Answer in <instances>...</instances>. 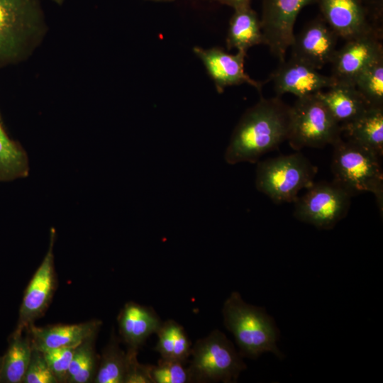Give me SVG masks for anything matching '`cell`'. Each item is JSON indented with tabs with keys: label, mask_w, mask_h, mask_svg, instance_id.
I'll return each mask as SVG.
<instances>
[{
	"label": "cell",
	"mask_w": 383,
	"mask_h": 383,
	"mask_svg": "<svg viewBox=\"0 0 383 383\" xmlns=\"http://www.w3.org/2000/svg\"><path fill=\"white\" fill-rule=\"evenodd\" d=\"M290 106L279 96L260 99L242 116L225 152L227 163H256L267 152L287 140Z\"/></svg>",
	"instance_id": "6da1fadb"
},
{
	"label": "cell",
	"mask_w": 383,
	"mask_h": 383,
	"mask_svg": "<svg viewBox=\"0 0 383 383\" xmlns=\"http://www.w3.org/2000/svg\"><path fill=\"white\" fill-rule=\"evenodd\" d=\"M222 313L224 325L233 335L242 357L256 359L272 353L283 357L277 345L279 330L264 309L246 303L238 292H233L225 301Z\"/></svg>",
	"instance_id": "7a4b0ae2"
},
{
	"label": "cell",
	"mask_w": 383,
	"mask_h": 383,
	"mask_svg": "<svg viewBox=\"0 0 383 383\" xmlns=\"http://www.w3.org/2000/svg\"><path fill=\"white\" fill-rule=\"evenodd\" d=\"M331 170L333 182L352 196L371 192L383 208V172L380 156L352 140L340 138L333 145Z\"/></svg>",
	"instance_id": "3957f363"
},
{
	"label": "cell",
	"mask_w": 383,
	"mask_h": 383,
	"mask_svg": "<svg viewBox=\"0 0 383 383\" xmlns=\"http://www.w3.org/2000/svg\"><path fill=\"white\" fill-rule=\"evenodd\" d=\"M317 167L301 152L259 162L255 186L277 204L292 202L298 193L313 183Z\"/></svg>",
	"instance_id": "277c9868"
},
{
	"label": "cell",
	"mask_w": 383,
	"mask_h": 383,
	"mask_svg": "<svg viewBox=\"0 0 383 383\" xmlns=\"http://www.w3.org/2000/svg\"><path fill=\"white\" fill-rule=\"evenodd\" d=\"M342 134L340 124L316 94L297 98L290 106L287 140L294 150L333 145Z\"/></svg>",
	"instance_id": "5b68a950"
},
{
	"label": "cell",
	"mask_w": 383,
	"mask_h": 383,
	"mask_svg": "<svg viewBox=\"0 0 383 383\" xmlns=\"http://www.w3.org/2000/svg\"><path fill=\"white\" fill-rule=\"evenodd\" d=\"M191 356L192 382H235L246 367L231 341L217 329L196 341Z\"/></svg>",
	"instance_id": "8992f818"
},
{
	"label": "cell",
	"mask_w": 383,
	"mask_h": 383,
	"mask_svg": "<svg viewBox=\"0 0 383 383\" xmlns=\"http://www.w3.org/2000/svg\"><path fill=\"white\" fill-rule=\"evenodd\" d=\"M42 19L38 0H0V65L21 60Z\"/></svg>",
	"instance_id": "52a82bcc"
},
{
	"label": "cell",
	"mask_w": 383,
	"mask_h": 383,
	"mask_svg": "<svg viewBox=\"0 0 383 383\" xmlns=\"http://www.w3.org/2000/svg\"><path fill=\"white\" fill-rule=\"evenodd\" d=\"M352 196L333 181L314 182L294 201V216L317 228L331 229L347 215Z\"/></svg>",
	"instance_id": "ba28073f"
},
{
	"label": "cell",
	"mask_w": 383,
	"mask_h": 383,
	"mask_svg": "<svg viewBox=\"0 0 383 383\" xmlns=\"http://www.w3.org/2000/svg\"><path fill=\"white\" fill-rule=\"evenodd\" d=\"M311 0H262L260 20L264 43L279 62L285 60L301 10Z\"/></svg>",
	"instance_id": "9c48e42d"
},
{
	"label": "cell",
	"mask_w": 383,
	"mask_h": 383,
	"mask_svg": "<svg viewBox=\"0 0 383 383\" xmlns=\"http://www.w3.org/2000/svg\"><path fill=\"white\" fill-rule=\"evenodd\" d=\"M55 235V230L52 228L49 248L25 290L14 332L26 331L43 316L52 300L56 286L53 253Z\"/></svg>",
	"instance_id": "30bf717a"
},
{
	"label": "cell",
	"mask_w": 383,
	"mask_h": 383,
	"mask_svg": "<svg viewBox=\"0 0 383 383\" xmlns=\"http://www.w3.org/2000/svg\"><path fill=\"white\" fill-rule=\"evenodd\" d=\"M309 64L291 57L279 62L270 75L277 96L287 93L297 98L313 95L333 86L336 79L321 74Z\"/></svg>",
	"instance_id": "8fae6325"
},
{
	"label": "cell",
	"mask_w": 383,
	"mask_h": 383,
	"mask_svg": "<svg viewBox=\"0 0 383 383\" xmlns=\"http://www.w3.org/2000/svg\"><path fill=\"white\" fill-rule=\"evenodd\" d=\"M383 56L380 32H372L348 40L337 49L331 61L332 76L337 81L353 84L367 66Z\"/></svg>",
	"instance_id": "7c38bea8"
},
{
	"label": "cell",
	"mask_w": 383,
	"mask_h": 383,
	"mask_svg": "<svg viewBox=\"0 0 383 383\" xmlns=\"http://www.w3.org/2000/svg\"><path fill=\"white\" fill-rule=\"evenodd\" d=\"M193 52L203 62L219 94L228 87L242 84L252 86L259 91L262 90L263 83L252 79L245 71L247 52L237 51L230 54L221 48L204 49L199 46L194 47Z\"/></svg>",
	"instance_id": "4fadbf2b"
},
{
	"label": "cell",
	"mask_w": 383,
	"mask_h": 383,
	"mask_svg": "<svg viewBox=\"0 0 383 383\" xmlns=\"http://www.w3.org/2000/svg\"><path fill=\"white\" fill-rule=\"evenodd\" d=\"M324 21L338 35L346 40L380 32L369 19L365 0H318Z\"/></svg>",
	"instance_id": "5bb4252c"
},
{
	"label": "cell",
	"mask_w": 383,
	"mask_h": 383,
	"mask_svg": "<svg viewBox=\"0 0 383 383\" xmlns=\"http://www.w3.org/2000/svg\"><path fill=\"white\" fill-rule=\"evenodd\" d=\"M338 38L323 19H316L294 34L290 46L292 57L320 70L331 62L337 50Z\"/></svg>",
	"instance_id": "9a60e30c"
},
{
	"label": "cell",
	"mask_w": 383,
	"mask_h": 383,
	"mask_svg": "<svg viewBox=\"0 0 383 383\" xmlns=\"http://www.w3.org/2000/svg\"><path fill=\"white\" fill-rule=\"evenodd\" d=\"M101 321L91 320L71 325L37 327L34 324L26 331L33 349L45 352L60 348H74L89 337L96 335Z\"/></svg>",
	"instance_id": "2e32d148"
},
{
	"label": "cell",
	"mask_w": 383,
	"mask_h": 383,
	"mask_svg": "<svg viewBox=\"0 0 383 383\" xmlns=\"http://www.w3.org/2000/svg\"><path fill=\"white\" fill-rule=\"evenodd\" d=\"M117 320L120 335L128 350L137 351L162 323L152 307L133 301L124 305Z\"/></svg>",
	"instance_id": "e0dca14e"
},
{
	"label": "cell",
	"mask_w": 383,
	"mask_h": 383,
	"mask_svg": "<svg viewBox=\"0 0 383 383\" xmlns=\"http://www.w3.org/2000/svg\"><path fill=\"white\" fill-rule=\"evenodd\" d=\"M316 95L340 126L353 121L370 107L351 83L337 81Z\"/></svg>",
	"instance_id": "ac0fdd59"
},
{
	"label": "cell",
	"mask_w": 383,
	"mask_h": 383,
	"mask_svg": "<svg viewBox=\"0 0 383 383\" xmlns=\"http://www.w3.org/2000/svg\"><path fill=\"white\" fill-rule=\"evenodd\" d=\"M233 9L226 37L227 49L247 52L249 48L263 44L260 20L250 4Z\"/></svg>",
	"instance_id": "d6986e66"
},
{
	"label": "cell",
	"mask_w": 383,
	"mask_h": 383,
	"mask_svg": "<svg viewBox=\"0 0 383 383\" xmlns=\"http://www.w3.org/2000/svg\"><path fill=\"white\" fill-rule=\"evenodd\" d=\"M348 140L383 154V107H368L353 121L341 126Z\"/></svg>",
	"instance_id": "ffe728a7"
},
{
	"label": "cell",
	"mask_w": 383,
	"mask_h": 383,
	"mask_svg": "<svg viewBox=\"0 0 383 383\" xmlns=\"http://www.w3.org/2000/svg\"><path fill=\"white\" fill-rule=\"evenodd\" d=\"M23 333L13 331L9 338L7 350L2 357L0 382H23L33 350L28 332L26 335Z\"/></svg>",
	"instance_id": "44dd1931"
},
{
	"label": "cell",
	"mask_w": 383,
	"mask_h": 383,
	"mask_svg": "<svg viewBox=\"0 0 383 383\" xmlns=\"http://www.w3.org/2000/svg\"><path fill=\"white\" fill-rule=\"evenodd\" d=\"M155 348L161 358L185 363L191 356L192 343L184 328L174 320L162 322Z\"/></svg>",
	"instance_id": "7402d4cb"
},
{
	"label": "cell",
	"mask_w": 383,
	"mask_h": 383,
	"mask_svg": "<svg viewBox=\"0 0 383 383\" xmlns=\"http://www.w3.org/2000/svg\"><path fill=\"white\" fill-rule=\"evenodd\" d=\"M28 173L26 151L9 137L0 118V183L26 177Z\"/></svg>",
	"instance_id": "603a6c76"
},
{
	"label": "cell",
	"mask_w": 383,
	"mask_h": 383,
	"mask_svg": "<svg viewBox=\"0 0 383 383\" xmlns=\"http://www.w3.org/2000/svg\"><path fill=\"white\" fill-rule=\"evenodd\" d=\"M113 334L104 348L94 379L95 383H124L128 368V355Z\"/></svg>",
	"instance_id": "cb8c5ba5"
},
{
	"label": "cell",
	"mask_w": 383,
	"mask_h": 383,
	"mask_svg": "<svg viewBox=\"0 0 383 383\" xmlns=\"http://www.w3.org/2000/svg\"><path fill=\"white\" fill-rule=\"evenodd\" d=\"M95 338L96 335L89 337L75 347L67 382H94L98 367L97 356L94 348Z\"/></svg>",
	"instance_id": "d4e9b609"
},
{
	"label": "cell",
	"mask_w": 383,
	"mask_h": 383,
	"mask_svg": "<svg viewBox=\"0 0 383 383\" xmlns=\"http://www.w3.org/2000/svg\"><path fill=\"white\" fill-rule=\"evenodd\" d=\"M353 84L369 106L383 107V56L364 69Z\"/></svg>",
	"instance_id": "484cf974"
},
{
	"label": "cell",
	"mask_w": 383,
	"mask_h": 383,
	"mask_svg": "<svg viewBox=\"0 0 383 383\" xmlns=\"http://www.w3.org/2000/svg\"><path fill=\"white\" fill-rule=\"evenodd\" d=\"M150 374L153 383H187L192 377L185 363L160 358L157 365H151Z\"/></svg>",
	"instance_id": "4316f807"
},
{
	"label": "cell",
	"mask_w": 383,
	"mask_h": 383,
	"mask_svg": "<svg viewBox=\"0 0 383 383\" xmlns=\"http://www.w3.org/2000/svg\"><path fill=\"white\" fill-rule=\"evenodd\" d=\"M23 383H57V380L50 369L43 353L33 349Z\"/></svg>",
	"instance_id": "83f0119b"
},
{
	"label": "cell",
	"mask_w": 383,
	"mask_h": 383,
	"mask_svg": "<svg viewBox=\"0 0 383 383\" xmlns=\"http://www.w3.org/2000/svg\"><path fill=\"white\" fill-rule=\"evenodd\" d=\"M74 348L75 347L60 348L43 352L57 382H67Z\"/></svg>",
	"instance_id": "f1b7e54d"
},
{
	"label": "cell",
	"mask_w": 383,
	"mask_h": 383,
	"mask_svg": "<svg viewBox=\"0 0 383 383\" xmlns=\"http://www.w3.org/2000/svg\"><path fill=\"white\" fill-rule=\"evenodd\" d=\"M128 368L124 383H153L150 365H143L137 360V350H128Z\"/></svg>",
	"instance_id": "f546056e"
},
{
	"label": "cell",
	"mask_w": 383,
	"mask_h": 383,
	"mask_svg": "<svg viewBox=\"0 0 383 383\" xmlns=\"http://www.w3.org/2000/svg\"><path fill=\"white\" fill-rule=\"evenodd\" d=\"M229 6L233 9L244 4H250L251 0H211Z\"/></svg>",
	"instance_id": "4dcf8cb0"
},
{
	"label": "cell",
	"mask_w": 383,
	"mask_h": 383,
	"mask_svg": "<svg viewBox=\"0 0 383 383\" xmlns=\"http://www.w3.org/2000/svg\"><path fill=\"white\" fill-rule=\"evenodd\" d=\"M365 1H372L373 4H374V5H377L378 6L380 7V4H382V0H365Z\"/></svg>",
	"instance_id": "1f68e13d"
},
{
	"label": "cell",
	"mask_w": 383,
	"mask_h": 383,
	"mask_svg": "<svg viewBox=\"0 0 383 383\" xmlns=\"http://www.w3.org/2000/svg\"><path fill=\"white\" fill-rule=\"evenodd\" d=\"M1 365H2V357H0V374H1Z\"/></svg>",
	"instance_id": "d6a6232c"
},
{
	"label": "cell",
	"mask_w": 383,
	"mask_h": 383,
	"mask_svg": "<svg viewBox=\"0 0 383 383\" xmlns=\"http://www.w3.org/2000/svg\"><path fill=\"white\" fill-rule=\"evenodd\" d=\"M152 1H174V0H152Z\"/></svg>",
	"instance_id": "836d02e7"
},
{
	"label": "cell",
	"mask_w": 383,
	"mask_h": 383,
	"mask_svg": "<svg viewBox=\"0 0 383 383\" xmlns=\"http://www.w3.org/2000/svg\"><path fill=\"white\" fill-rule=\"evenodd\" d=\"M54 1L57 2V3H60L62 0H54Z\"/></svg>",
	"instance_id": "e575fe53"
}]
</instances>
